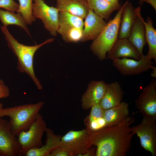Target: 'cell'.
<instances>
[{
  "mask_svg": "<svg viewBox=\"0 0 156 156\" xmlns=\"http://www.w3.org/2000/svg\"><path fill=\"white\" fill-rule=\"evenodd\" d=\"M145 28L146 43L148 45L147 54L145 55L148 59L153 60L156 62V30L153 25V21L151 17H147L146 22L144 21Z\"/></svg>",
  "mask_w": 156,
  "mask_h": 156,
  "instance_id": "obj_22",
  "label": "cell"
},
{
  "mask_svg": "<svg viewBox=\"0 0 156 156\" xmlns=\"http://www.w3.org/2000/svg\"><path fill=\"white\" fill-rule=\"evenodd\" d=\"M9 48L17 58V68L20 72L27 74L32 79L37 88L41 90L42 86L36 77L34 67V57L36 51L41 47L53 42V38L48 39L43 42L33 46H27L19 43L10 33L7 27H1Z\"/></svg>",
  "mask_w": 156,
  "mask_h": 156,
  "instance_id": "obj_2",
  "label": "cell"
},
{
  "mask_svg": "<svg viewBox=\"0 0 156 156\" xmlns=\"http://www.w3.org/2000/svg\"><path fill=\"white\" fill-rule=\"evenodd\" d=\"M91 133L87 128L70 130L61 137L59 146L69 152L72 156H83L92 146Z\"/></svg>",
  "mask_w": 156,
  "mask_h": 156,
  "instance_id": "obj_5",
  "label": "cell"
},
{
  "mask_svg": "<svg viewBox=\"0 0 156 156\" xmlns=\"http://www.w3.org/2000/svg\"><path fill=\"white\" fill-rule=\"evenodd\" d=\"M112 61L113 66L125 76L139 74L151 69L153 66L152 60L148 59L144 55L139 60L124 58Z\"/></svg>",
  "mask_w": 156,
  "mask_h": 156,
  "instance_id": "obj_11",
  "label": "cell"
},
{
  "mask_svg": "<svg viewBox=\"0 0 156 156\" xmlns=\"http://www.w3.org/2000/svg\"><path fill=\"white\" fill-rule=\"evenodd\" d=\"M136 16L130 35L128 38L142 54L146 43L144 20L141 15L140 6L135 8Z\"/></svg>",
  "mask_w": 156,
  "mask_h": 156,
  "instance_id": "obj_15",
  "label": "cell"
},
{
  "mask_svg": "<svg viewBox=\"0 0 156 156\" xmlns=\"http://www.w3.org/2000/svg\"><path fill=\"white\" fill-rule=\"evenodd\" d=\"M58 21V25L83 29L84 25L83 19L66 12H59Z\"/></svg>",
  "mask_w": 156,
  "mask_h": 156,
  "instance_id": "obj_25",
  "label": "cell"
},
{
  "mask_svg": "<svg viewBox=\"0 0 156 156\" xmlns=\"http://www.w3.org/2000/svg\"><path fill=\"white\" fill-rule=\"evenodd\" d=\"M2 108H3V105L1 103H0V112Z\"/></svg>",
  "mask_w": 156,
  "mask_h": 156,
  "instance_id": "obj_35",
  "label": "cell"
},
{
  "mask_svg": "<svg viewBox=\"0 0 156 156\" xmlns=\"http://www.w3.org/2000/svg\"><path fill=\"white\" fill-rule=\"evenodd\" d=\"M49 156H72L68 151L59 146L52 151Z\"/></svg>",
  "mask_w": 156,
  "mask_h": 156,
  "instance_id": "obj_29",
  "label": "cell"
},
{
  "mask_svg": "<svg viewBox=\"0 0 156 156\" xmlns=\"http://www.w3.org/2000/svg\"><path fill=\"white\" fill-rule=\"evenodd\" d=\"M56 7L59 12H66L83 19L89 9L86 0H56Z\"/></svg>",
  "mask_w": 156,
  "mask_h": 156,
  "instance_id": "obj_18",
  "label": "cell"
},
{
  "mask_svg": "<svg viewBox=\"0 0 156 156\" xmlns=\"http://www.w3.org/2000/svg\"><path fill=\"white\" fill-rule=\"evenodd\" d=\"M143 0H139V3L140 5H141L142 4V1Z\"/></svg>",
  "mask_w": 156,
  "mask_h": 156,
  "instance_id": "obj_34",
  "label": "cell"
},
{
  "mask_svg": "<svg viewBox=\"0 0 156 156\" xmlns=\"http://www.w3.org/2000/svg\"><path fill=\"white\" fill-rule=\"evenodd\" d=\"M44 104L43 101L20 105L13 107L2 108L0 118H9L11 130L16 136L22 131L27 130L35 120Z\"/></svg>",
  "mask_w": 156,
  "mask_h": 156,
  "instance_id": "obj_3",
  "label": "cell"
},
{
  "mask_svg": "<svg viewBox=\"0 0 156 156\" xmlns=\"http://www.w3.org/2000/svg\"><path fill=\"white\" fill-rule=\"evenodd\" d=\"M143 55L138 51L128 38H118L107 53L106 58L112 61L129 57L139 60Z\"/></svg>",
  "mask_w": 156,
  "mask_h": 156,
  "instance_id": "obj_12",
  "label": "cell"
},
{
  "mask_svg": "<svg viewBox=\"0 0 156 156\" xmlns=\"http://www.w3.org/2000/svg\"><path fill=\"white\" fill-rule=\"evenodd\" d=\"M16 136L12 131L9 121L0 118L1 156H21V147Z\"/></svg>",
  "mask_w": 156,
  "mask_h": 156,
  "instance_id": "obj_10",
  "label": "cell"
},
{
  "mask_svg": "<svg viewBox=\"0 0 156 156\" xmlns=\"http://www.w3.org/2000/svg\"><path fill=\"white\" fill-rule=\"evenodd\" d=\"M143 118L156 120V81L153 80L142 90L135 101Z\"/></svg>",
  "mask_w": 156,
  "mask_h": 156,
  "instance_id": "obj_9",
  "label": "cell"
},
{
  "mask_svg": "<svg viewBox=\"0 0 156 156\" xmlns=\"http://www.w3.org/2000/svg\"><path fill=\"white\" fill-rule=\"evenodd\" d=\"M14 12L0 9V21L3 25L6 27L10 25L18 26L22 28L30 36L27 24L22 16L18 13L16 14Z\"/></svg>",
  "mask_w": 156,
  "mask_h": 156,
  "instance_id": "obj_23",
  "label": "cell"
},
{
  "mask_svg": "<svg viewBox=\"0 0 156 156\" xmlns=\"http://www.w3.org/2000/svg\"><path fill=\"white\" fill-rule=\"evenodd\" d=\"M42 116L39 113L29 129L22 131L17 135L21 149V156H25L29 150L42 145V138L47 128Z\"/></svg>",
  "mask_w": 156,
  "mask_h": 156,
  "instance_id": "obj_6",
  "label": "cell"
},
{
  "mask_svg": "<svg viewBox=\"0 0 156 156\" xmlns=\"http://www.w3.org/2000/svg\"><path fill=\"white\" fill-rule=\"evenodd\" d=\"M0 156H1V155L0 154Z\"/></svg>",
  "mask_w": 156,
  "mask_h": 156,
  "instance_id": "obj_36",
  "label": "cell"
},
{
  "mask_svg": "<svg viewBox=\"0 0 156 156\" xmlns=\"http://www.w3.org/2000/svg\"><path fill=\"white\" fill-rule=\"evenodd\" d=\"M108 2L112 4H117L119 3L120 0H105Z\"/></svg>",
  "mask_w": 156,
  "mask_h": 156,
  "instance_id": "obj_33",
  "label": "cell"
},
{
  "mask_svg": "<svg viewBox=\"0 0 156 156\" xmlns=\"http://www.w3.org/2000/svg\"><path fill=\"white\" fill-rule=\"evenodd\" d=\"M136 16L135 8L131 3L126 1L121 14L118 38H128Z\"/></svg>",
  "mask_w": 156,
  "mask_h": 156,
  "instance_id": "obj_16",
  "label": "cell"
},
{
  "mask_svg": "<svg viewBox=\"0 0 156 156\" xmlns=\"http://www.w3.org/2000/svg\"><path fill=\"white\" fill-rule=\"evenodd\" d=\"M90 112L85 122L86 125L103 118L104 110L99 104L93 105L90 108Z\"/></svg>",
  "mask_w": 156,
  "mask_h": 156,
  "instance_id": "obj_27",
  "label": "cell"
},
{
  "mask_svg": "<svg viewBox=\"0 0 156 156\" xmlns=\"http://www.w3.org/2000/svg\"><path fill=\"white\" fill-rule=\"evenodd\" d=\"M135 120L129 116L119 124L92 133L91 141L96 156H125L129 151L133 135L131 125Z\"/></svg>",
  "mask_w": 156,
  "mask_h": 156,
  "instance_id": "obj_1",
  "label": "cell"
},
{
  "mask_svg": "<svg viewBox=\"0 0 156 156\" xmlns=\"http://www.w3.org/2000/svg\"><path fill=\"white\" fill-rule=\"evenodd\" d=\"M107 85L102 81H93L90 82L82 97L83 109L87 110L93 105L99 104L105 92Z\"/></svg>",
  "mask_w": 156,
  "mask_h": 156,
  "instance_id": "obj_14",
  "label": "cell"
},
{
  "mask_svg": "<svg viewBox=\"0 0 156 156\" xmlns=\"http://www.w3.org/2000/svg\"><path fill=\"white\" fill-rule=\"evenodd\" d=\"M156 120L143 118L138 125L131 127L132 134L139 138L141 146L153 156L156 155Z\"/></svg>",
  "mask_w": 156,
  "mask_h": 156,
  "instance_id": "obj_7",
  "label": "cell"
},
{
  "mask_svg": "<svg viewBox=\"0 0 156 156\" xmlns=\"http://www.w3.org/2000/svg\"><path fill=\"white\" fill-rule=\"evenodd\" d=\"M32 13L34 18L42 21L45 28L52 36L57 34L59 11L56 7L47 5L43 0H33Z\"/></svg>",
  "mask_w": 156,
  "mask_h": 156,
  "instance_id": "obj_8",
  "label": "cell"
},
{
  "mask_svg": "<svg viewBox=\"0 0 156 156\" xmlns=\"http://www.w3.org/2000/svg\"><path fill=\"white\" fill-rule=\"evenodd\" d=\"M146 2L151 5L154 9L156 10V0H143L142 3Z\"/></svg>",
  "mask_w": 156,
  "mask_h": 156,
  "instance_id": "obj_31",
  "label": "cell"
},
{
  "mask_svg": "<svg viewBox=\"0 0 156 156\" xmlns=\"http://www.w3.org/2000/svg\"><path fill=\"white\" fill-rule=\"evenodd\" d=\"M151 69H152V70L151 75V76L154 78H156V67L153 66Z\"/></svg>",
  "mask_w": 156,
  "mask_h": 156,
  "instance_id": "obj_32",
  "label": "cell"
},
{
  "mask_svg": "<svg viewBox=\"0 0 156 156\" xmlns=\"http://www.w3.org/2000/svg\"><path fill=\"white\" fill-rule=\"evenodd\" d=\"M84 19L81 41L93 40L99 35L107 22L90 8Z\"/></svg>",
  "mask_w": 156,
  "mask_h": 156,
  "instance_id": "obj_13",
  "label": "cell"
},
{
  "mask_svg": "<svg viewBox=\"0 0 156 156\" xmlns=\"http://www.w3.org/2000/svg\"><path fill=\"white\" fill-rule=\"evenodd\" d=\"M82 31L80 28L59 25L57 32L66 42H75L81 41Z\"/></svg>",
  "mask_w": 156,
  "mask_h": 156,
  "instance_id": "obj_24",
  "label": "cell"
},
{
  "mask_svg": "<svg viewBox=\"0 0 156 156\" xmlns=\"http://www.w3.org/2000/svg\"><path fill=\"white\" fill-rule=\"evenodd\" d=\"M9 95V88L5 84L3 80L0 79V99L7 97Z\"/></svg>",
  "mask_w": 156,
  "mask_h": 156,
  "instance_id": "obj_30",
  "label": "cell"
},
{
  "mask_svg": "<svg viewBox=\"0 0 156 156\" xmlns=\"http://www.w3.org/2000/svg\"><path fill=\"white\" fill-rule=\"evenodd\" d=\"M129 105L125 101L108 109L104 110L103 117L106 127L118 125L129 116Z\"/></svg>",
  "mask_w": 156,
  "mask_h": 156,
  "instance_id": "obj_19",
  "label": "cell"
},
{
  "mask_svg": "<svg viewBox=\"0 0 156 156\" xmlns=\"http://www.w3.org/2000/svg\"><path fill=\"white\" fill-rule=\"evenodd\" d=\"M33 0H18L19 7L16 12L22 16L27 24L31 25L35 21L32 13Z\"/></svg>",
  "mask_w": 156,
  "mask_h": 156,
  "instance_id": "obj_26",
  "label": "cell"
},
{
  "mask_svg": "<svg viewBox=\"0 0 156 156\" xmlns=\"http://www.w3.org/2000/svg\"><path fill=\"white\" fill-rule=\"evenodd\" d=\"M88 7L97 15L107 21L114 11L119 10L121 4L110 3L105 0H86Z\"/></svg>",
  "mask_w": 156,
  "mask_h": 156,
  "instance_id": "obj_21",
  "label": "cell"
},
{
  "mask_svg": "<svg viewBox=\"0 0 156 156\" xmlns=\"http://www.w3.org/2000/svg\"><path fill=\"white\" fill-rule=\"evenodd\" d=\"M125 3L122 5L114 18L107 22L90 45L91 50L101 60L106 58L107 53L118 38L121 14Z\"/></svg>",
  "mask_w": 156,
  "mask_h": 156,
  "instance_id": "obj_4",
  "label": "cell"
},
{
  "mask_svg": "<svg viewBox=\"0 0 156 156\" xmlns=\"http://www.w3.org/2000/svg\"><path fill=\"white\" fill-rule=\"evenodd\" d=\"M46 139L44 145L38 148L31 149L25 153L26 156H49L51 152L59 146L61 137L55 134L53 130L47 128Z\"/></svg>",
  "mask_w": 156,
  "mask_h": 156,
  "instance_id": "obj_20",
  "label": "cell"
},
{
  "mask_svg": "<svg viewBox=\"0 0 156 156\" xmlns=\"http://www.w3.org/2000/svg\"><path fill=\"white\" fill-rule=\"evenodd\" d=\"M19 7V4L14 0H0V8H3L6 10L14 12Z\"/></svg>",
  "mask_w": 156,
  "mask_h": 156,
  "instance_id": "obj_28",
  "label": "cell"
},
{
  "mask_svg": "<svg viewBox=\"0 0 156 156\" xmlns=\"http://www.w3.org/2000/svg\"><path fill=\"white\" fill-rule=\"evenodd\" d=\"M124 92L120 83L114 81L107 84L105 92L99 104L104 109L115 106L122 101Z\"/></svg>",
  "mask_w": 156,
  "mask_h": 156,
  "instance_id": "obj_17",
  "label": "cell"
}]
</instances>
